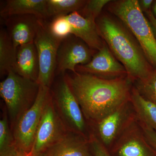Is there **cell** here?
<instances>
[{"label":"cell","instance_id":"1","mask_svg":"<svg viewBox=\"0 0 156 156\" xmlns=\"http://www.w3.org/2000/svg\"><path fill=\"white\" fill-rule=\"evenodd\" d=\"M65 78L84 115L92 121L100 122L131 97L127 77L109 80L77 72Z\"/></svg>","mask_w":156,"mask_h":156},{"label":"cell","instance_id":"2","mask_svg":"<svg viewBox=\"0 0 156 156\" xmlns=\"http://www.w3.org/2000/svg\"><path fill=\"white\" fill-rule=\"evenodd\" d=\"M99 35L122 65L131 82L146 79L153 72L138 42L126 26L108 15L95 20Z\"/></svg>","mask_w":156,"mask_h":156},{"label":"cell","instance_id":"3","mask_svg":"<svg viewBox=\"0 0 156 156\" xmlns=\"http://www.w3.org/2000/svg\"><path fill=\"white\" fill-rule=\"evenodd\" d=\"M108 10L133 34L149 62L156 66V39L137 0L111 1Z\"/></svg>","mask_w":156,"mask_h":156},{"label":"cell","instance_id":"4","mask_svg":"<svg viewBox=\"0 0 156 156\" xmlns=\"http://www.w3.org/2000/svg\"><path fill=\"white\" fill-rule=\"evenodd\" d=\"M40 85L13 71L0 83V95L5 103L11 122L14 124L34 102Z\"/></svg>","mask_w":156,"mask_h":156},{"label":"cell","instance_id":"5","mask_svg":"<svg viewBox=\"0 0 156 156\" xmlns=\"http://www.w3.org/2000/svg\"><path fill=\"white\" fill-rule=\"evenodd\" d=\"M51 95L50 88L40 86L34 102L14 124L13 136L21 153H31L44 109Z\"/></svg>","mask_w":156,"mask_h":156},{"label":"cell","instance_id":"6","mask_svg":"<svg viewBox=\"0 0 156 156\" xmlns=\"http://www.w3.org/2000/svg\"><path fill=\"white\" fill-rule=\"evenodd\" d=\"M62 40L51 34L49 24L41 20L34 43L39 62V73L37 82L40 86L50 88L56 73L58 47Z\"/></svg>","mask_w":156,"mask_h":156},{"label":"cell","instance_id":"7","mask_svg":"<svg viewBox=\"0 0 156 156\" xmlns=\"http://www.w3.org/2000/svg\"><path fill=\"white\" fill-rule=\"evenodd\" d=\"M66 133V126L55 109L52 95L44 109L30 154L41 155Z\"/></svg>","mask_w":156,"mask_h":156},{"label":"cell","instance_id":"8","mask_svg":"<svg viewBox=\"0 0 156 156\" xmlns=\"http://www.w3.org/2000/svg\"><path fill=\"white\" fill-rule=\"evenodd\" d=\"M94 50L81 39L70 35L61 41L58 47L56 73H64L66 70L76 73V67L90 62L95 55Z\"/></svg>","mask_w":156,"mask_h":156},{"label":"cell","instance_id":"9","mask_svg":"<svg viewBox=\"0 0 156 156\" xmlns=\"http://www.w3.org/2000/svg\"><path fill=\"white\" fill-rule=\"evenodd\" d=\"M54 96L59 116L65 126L78 133L83 132L86 123L83 112L65 77L58 83Z\"/></svg>","mask_w":156,"mask_h":156},{"label":"cell","instance_id":"10","mask_svg":"<svg viewBox=\"0 0 156 156\" xmlns=\"http://www.w3.org/2000/svg\"><path fill=\"white\" fill-rule=\"evenodd\" d=\"M76 70L79 73L89 74L109 80L127 76L126 69L114 56L105 43L90 62L77 66Z\"/></svg>","mask_w":156,"mask_h":156},{"label":"cell","instance_id":"11","mask_svg":"<svg viewBox=\"0 0 156 156\" xmlns=\"http://www.w3.org/2000/svg\"><path fill=\"white\" fill-rule=\"evenodd\" d=\"M5 19L7 32L15 49L34 42L41 19L33 15H13Z\"/></svg>","mask_w":156,"mask_h":156},{"label":"cell","instance_id":"12","mask_svg":"<svg viewBox=\"0 0 156 156\" xmlns=\"http://www.w3.org/2000/svg\"><path fill=\"white\" fill-rule=\"evenodd\" d=\"M71 27V34L81 39L91 49L100 50L105 44L99 35L95 21L83 17L78 12L66 15Z\"/></svg>","mask_w":156,"mask_h":156},{"label":"cell","instance_id":"13","mask_svg":"<svg viewBox=\"0 0 156 156\" xmlns=\"http://www.w3.org/2000/svg\"><path fill=\"white\" fill-rule=\"evenodd\" d=\"M13 71L23 77L37 82L39 76V62L34 42L17 48L16 63Z\"/></svg>","mask_w":156,"mask_h":156},{"label":"cell","instance_id":"14","mask_svg":"<svg viewBox=\"0 0 156 156\" xmlns=\"http://www.w3.org/2000/svg\"><path fill=\"white\" fill-rule=\"evenodd\" d=\"M42 156H93L87 142L74 134L66 133L48 148Z\"/></svg>","mask_w":156,"mask_h":156},{"label":"cell","instance_id":"15","mask_svg":"<svg viewBox=\"0 0 156 156\" xmlns=\"http://www.w3.org/2000/svg\"><path fill=\"white\" fill-rule=\"evenodd\" d=\"M47 0H9L1 9V16L5 18L13 15H33L47 19Z\"/></svg>","mask_w":156,"mask_h":156},{"label":"cell","instance_id":"16","mask_svg":"<svg viewBox=\"0 0 156 156\" xmlns=\"http://www.w3.org/2000/svg\"><path fill=\"white\" fill-rule=\"evenodd\" d=\"M130 99L144 125L156 132V103L144 97L135 88L131 90Z\"/></svg>","mask_w":156,"mask_h":156},{"label":"cell","instance_id":"17","mask_svg":"<svg viewBox=\"0 0 156 156\" xmlns=\"http://www.w3.org/2000/svg\"><path fill=\"white\" fill-rule=\"evenodd\" d=\"M125 105L117 109L98 122L99 134L105 145H109L118 134L124 120Z\"/></svg>","mask_w":156,"mask_h":156},{"label":"cell","instance_id":"18","mask_svg":"<svg viewBox=\"0 0 156 156\" xmlns=\"http://www.w3.org/2000/svg\"><path fill=\"white\" fill-rule=\"evenodd\" d=\"M17 50L7 30L0 31V73L1 76L8 75L14 71L17 57Z\"/></svg>","mask_w":156,"mask_h":156},{"label":"cell","instance_id":"19","mask_svg":"<svg viewBox=\"0 0 156 156\" xmlns=\"http://www.w3.org/2000/svg\"><path fill=\"white\" fill-rule=\"evenodd\" d=\"M87 2L84 0H47L48 17L54 18L79 12Z\"/></svg>","mask_w":156,"mask_h":156},{"label":"cell","instance_id":"20","mask_svg":"<svg viewBox=\"0 0 156 156\" xmlns=\"http://www.w3.org/2000/svg\"><path fill=\"white\" fill-rule=\"evenodd\" d=\"M117 156H156V152L141 138L133 137L123 143L116 151Z\"/></svg>","mask_w":156,"mask_h":156},{"label":"cell","instance_id":"21","mask_svg":"<svg viewBox=\"0 0 156 156\" xmlns=\"http://www.w3.org/2000/svg\"><path fill=\"white\" fill-rule=\"evenodd\" d=\"M19 153L10 131L5 112L0 121V156H12Z\"/></svg>","mask_w":156,"mask_h":156},{"label":"cell","instance_id":"22","mask_svg":"<svg viewBox=\"0 0 156 156\" xmlns=\"http://www.w3.org/2000/svg\"><path fill=\"white\" fill-rule=\"evenodd\" d=\"M136 81L135 88L140 95L156 103V70L146 79Z\"/></svg>","mask_w":156,"mask_h":156},{"label":"cell","instance_id":"23","mask_svg":"<svg viewBox=\"0 0 156 156\" xmlns=\"http://www.w3.org/2000/svg\"><path fill=\"white\" fill-rule=\"evenodd\" d=\"M51 34L57 38L62 40L71 34V27L65 16L53 18L49 24Z\"/></svg>","mask_w":156,"mask_h":156},{"label":"cell","instance_id":"24","mask_svg":"<svg viewBox=\"0 0 156 156\" xmlns=\"http://www.w3.org/2000/svg\"><path fill=\"white\" fill-rule=\"evenodd\" d=\"M111 1L110 0L87 1L84 8L78 12L83 17L95 21L99 17L104 7Z\"/></svg>","mask_w":156,"mask_h":156},{"label":"cell","instance_id":"25","mask_svg":"<svg viewBox=\"0 0 156 156\" xmlns=\"http://www.w3.org/2000/svg\"><path fill=\"white\" fill-rule=\"evenodd\" d=\"M92 156H111L104 146L96 139L92 140L91 142Z\"/></svg>","mask_w":156,"mask_h":156},{"label":"cell","instance_id":"26","mask_svg":"<svg viewBox=\"0 0 156 156\" xmlns=\"http://www.w3.org/2000/svg\"><path fill=\"white\" fill-rule=\"evenodd\" d=\"M144 131L145 133V136L149 141L150 143L156 152V132L151 128L144 125Z\"/></svg>","mask_w":156,"mask_h":156},{"label":"cell","instance_id":"27","mask_svg":"<svg viewBox=\"0 0 156 156\" xmlns=\"http://www.w3.org/2000/svg\"><path fill=\"white\" fill-rule=\"evenodd\" d=\"M153 1L152 0H141L138 1L140 7V9L143 11L147 12L149 11V9L150 8L151 5Z\"/></svg>","mask_w":156,"mask_h":156},{"label":"cell","instance_id":"28","mask_svg":"<svg viewBox=\"0 0 156 156\" xmlns=\"http://www.w3.org/2000/svg\"><path fill=\"white\" fill-rule=\"evenodd\" d=\"M148 18L149 23H150L153 31L154 34L155 36H156V19L154 16V14L152 13L151 11H149L146 12Z\"/></svg>","mask_w":156,"mask_h":156},{"label":"cell","instance_id":"29","mask_svg":"<svg viewBox=\"0 0 156 156\" xmlns=\"http://www.w3.org/2000/svg\"><path fill=\"white\" fill-rule=\"evenodd\" d=\"M24 155V154L21 153H19L17 154L12 156H23Z\"/></svg>","mask_w":156,"mask_h":156},{"label":"cell","instance_id":"30","mask_svg":"<svg viewBox=\"0 0 156 156\" xmlns=\"http://www.w3.org/2000/svg\"><path fill=\"white\" fill-rule=\"evenodd\" d=\"M154 12L155 14H156V2L154 6Z\"/></svg>","mask_w":156,"mask_h":156},{"label":"cell","instance_id":"31","mask_svg":"<svg viewBox=\"0 0 156 156\" xmlns=\"http://www.w3.org/2000/svg\"><path fill=\"white\" fill-rule=\"evenodd\" d=\"M23 156H34L31 155L30 154H24ZM37 156H42L41 155H40Z\"/></svg>","mask_w":156,"mask_h":156}]
</instances>
